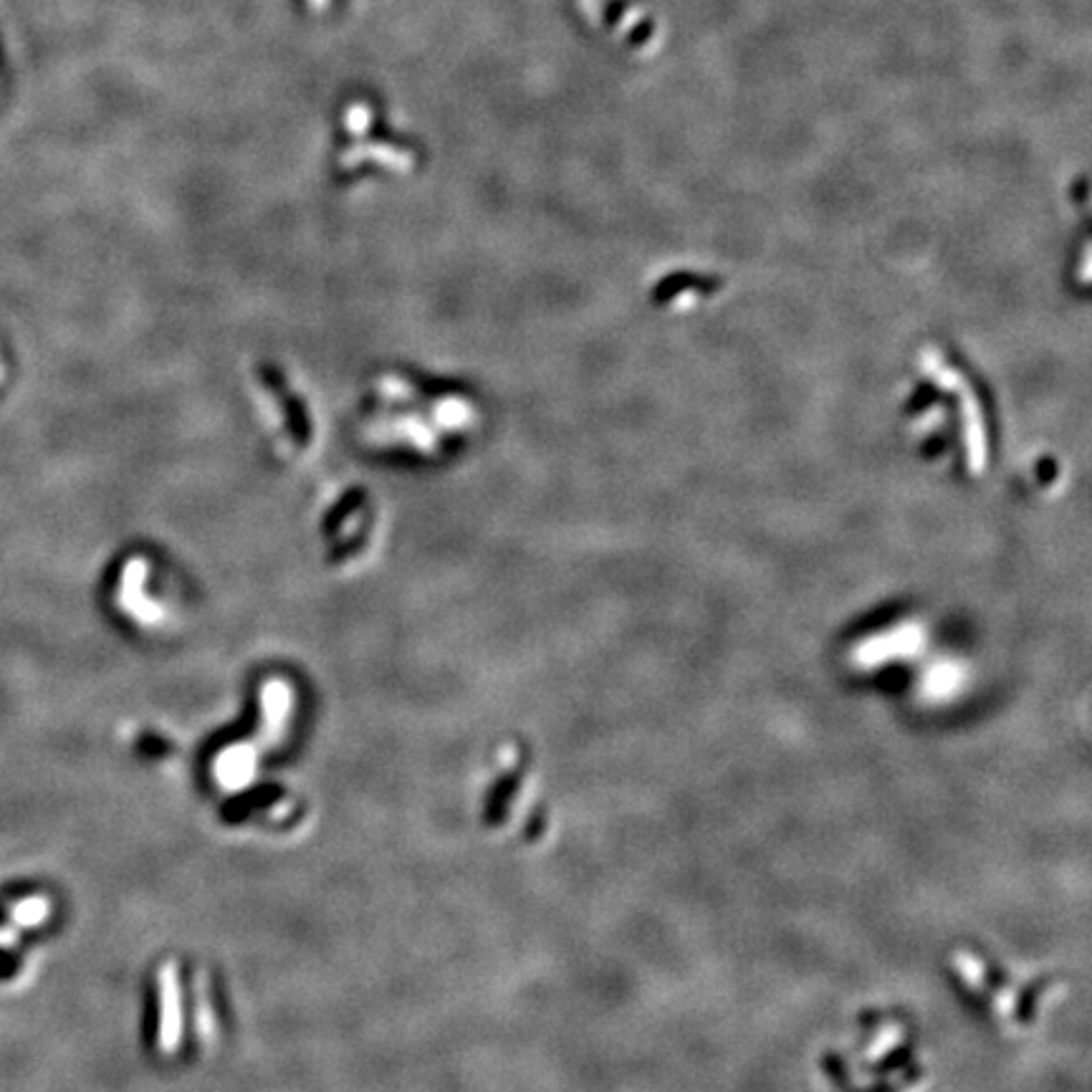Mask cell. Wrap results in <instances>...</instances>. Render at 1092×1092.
I'll return each mask as SVG.
<instances>
[{"mask_svg":"<svg viewBox=\"0 0 1092 1092\" xmlns=\"http://www.w3.org/2000/svg\"><path fill=\"white\" fill-rule=\"evenodd\" d=\"M913 1031L898 1017L873 1014L863 1019L852 1036L827 1052V1072L847 1092H929L931 1083L887 1072V1064L918 1060Z\"/></svg>","mask_w":1092,"mask_h":1092,"instance_id":"cell-1","label":"cell"},{"mask_svg":"<svg viewBox=\"0 0 1092 1092\" xmlns=\"http://www.w3.org/2000/svg\"><path fill=\"white\" fill-rule=\"evenodd\" d=\"M159 996V1029L157 1042L165 1055H173L182 1040V996L175 963H165L157 974Z\"/></svg>","mask_w":1092,"mask_h":1092,"instance_id":"cell-2","label":"cell"},{"mask_svg":"<svg viewBox=\"0 0 1092 1092\" xmlns=\"http://www.w3.org/2000/svg\"><path fill=\"white\" fill-rule=\"evenodd\" d=\"M291 714H294V693L289 683L268 681L261 688V743L276 747L286 736Z\"/></svg>","mask_w":1092,"mask_h":1092,"instance_id":"cell-3","label":"cell"},{"mask_svg":"<svg viewBox=\"0 0 1092 1092\" xmlns=\"http://www.w3.org/2000/svg\"><path fill=\"white\" fill-rule=\"evenodd\" d=\"M258 766L256 743H233L215 757L213 776L225 792H241L253 781Z\"/></svg>","mask_w":1092,"mask_h":1092,"instance_id":"cell-4","label":"cell"},{"mask_svg":"<svg viewBox=\"0 0 1092 1092\" xmlns=\"http://www.w3.org/2000/svg\"><path fill=\"white\" fill-rule=\"evenodd\" d=\"M21 967H24V953L19 948L0 946V981H10L13 976H19Z\"/></svg>","mask_w":1092,"mask_h":1092,"instance_id":"cell-5","label":"cell"},{"mask_svg":"<svg viewBox=\"0 0 1092 1092\" xmlns=\"http://www.w3.org/2000/svg\"><path fill=\"white\" fill-rule=\"evenodd\" d=\"M36 896V890H31L29 885H3L0 887V898L5 901H29Z\"/></svg>","mask_w":1092,"mask_h":1092,"instance_id":"cell-6","label":"cell"},{"mask_svg":"<svg viewBox=\"0 0 1092 1092\" xmlns=\"http://www.w3.org/2000/svg\"><path fill=\"white\" fill-rule=\"evenodd\" d=\"M8 920H10V910H8V906H5V903H0V929H3V925H8Z\"/></svg>","mask_w":1092,"mask_h":1092,"instance_id":"cell-7","label":"cell"}]
</instances>
